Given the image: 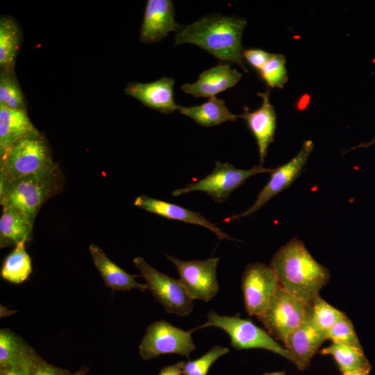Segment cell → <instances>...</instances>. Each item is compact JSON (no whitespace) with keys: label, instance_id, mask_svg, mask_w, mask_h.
Wrapping results in <instances>:
<instances>
[{"label":"cell","instance_id":"cell-36","mask_svg":"<svg viewBox=\"0 0 375 375\" xmlns=\"http://www.w3.org/2000/svg\"><path fill=\"white\" fill-rule=\"evenodd\" d=\"M88 369L87 367H83L78 371L75 372H71L66 369H62L60 375H87Z\"/></svg>","mask_w":375,"mask_h":375},{"label":"cell","instance_id":"cell-20","mask_svg":"<svg viewBox=\"0 0 375 375\" xmlns=\"http://www.w3.org/2000/svg\"><path fill=\"white\" fill-rule=\"evenodd\" d=\"M89 250L94 265L107 287L118 291L138 289L145 292L148 290L146 284L138 283L136 276L127 273L114 263L98 246L91 244Z\"/></svg>","mask_w":375,"mask_h":375},{"label":"cell","instance_id":"cell-34","mask_svg":"<svg viewBox=\"0 0 375 375\" xmlns=\"http://www.w3.org/2000/svg\"><path fill=\"white\" fill-rule=\"evenodd\" d=\"M30 369L22 366L1 367L0 375H30Z\"/></svg>","mask_w":375,"mask_h":375},{"label":"cell","instance_id":"cell-31","mask_svg":"<svg viewBox=\"0 0 375 375\" xmlns=\"http://www.w3.org/2000/svg\"><path fill=\"white\" fill-rule=\"evenodd\" d=\"M326 338L333 342L362 348L353 324L346 315L326 333Z\"/></svg>","mask_w":375,"mask_h":375},{"label":"cell","instance_id":"cell-21","mask_svg":"<svg viewBox=\"0 0 375 375\" xmlns=\"http://www.w3.org/2000/svg\"><path fill=\"white\" fill-rule=\"evenodd\" d=\"M40 356L19 336L8 328L0 331V368L22 366L31 368Z\"/></svg>","mask_w":375,"mask_h":375},{"label":"cell","instance_id":"cell-24","mask_svg":"<svg viewBox=\"0 0 375 375\" xmlns=\"http://www.w3.org/2000/svg\"><path fill=\"white\" fill-rule=\"evenodd\" d=\"M20 30L15 20L2 16L0 19V71L13 72L20 47Z\"/></svg>","mask_w":375,"mask_h":375},{"label":"cell","instance_id":"cell-39","mask_svg":"<svg viewBox=\"0 0 375 375\" xmlns=\"http://www.w3.org/2000/svg\"><path fill=\"white\" fill-rule=\"evenodd\" d=\"M263 375H285V372L284 371H279V372L266 373Z\"/></svg>","mask_w":375,"mask_h":375},{"label":"cell","instance_id":"cell-8","mask_svg":"<svg viewBox=\"0 0 375 375\" xmlns=\"http://www.w3.org/2000/svg\"><path fill=\"white\" fill-rule=\"evenodd\" d=\"M133 262L144 279L148 290L167 312L185 317L192 312L193 300L188 295L179 279L158 271L142 257L135 258Z\"/></svg>","mask_w":375,"mask_h":375},{"label":"cell","instance_id":"cell-32","mask_svg":"<svg viewBox=\"0 0 375 375\" xmlns=\"http://www.w3.org/2000/svg\"><path fill=\"white\" fill-rule=\"evenodd\" d=\"M273 53H268L262 49H244L242 58L254 69L260 71L270 59Z\"/></svg>","mask_w":375,"mask_h":375},{"label":"cell","instance_id":"cell-14","mask_svg":"<svg viewBox=\"0 0 375 375\" xmlns=\"http://www.w3.org/2000/svg\"><path fill=\"white\" fill-rule=\"evenodd\" d=\"M181 26L174 19V7L171 0H148L140 34L142 43L159 42Z\"/></svg>","mask_w":375,"mask_h":375},{"label":"cell","instance_id":"cell-27","mask_svg":"<svg viewBox=\"0 0 375 375\" xmlns=\"http://www.w3.org/2000/svg\"><path fill=\"white\" fill-rule=\"evenodd\" d=\"M0 105L11 109L26 110L25 98L15 71H0Z\"/></svg>","mask_w":375,"mask_h":375},{"label":"cell","instance_id":"cell-5","mask_svg":"<svg viewBox=\"0 0 375 375\" xmlns=\"http://www.w3.org/2000/svg\"><path fill=\"white\" fill-rule=\"evenodd\" d=\"M206 327H215L224 331L230 337L231 345L238 349H263L276 353L292 362L285 348L281 347L269 333L258 327L251 320L238 315H219L213 310L207 315L203 325L191 330V333Z\"/></svg>","mask_w":375,"mask_h":375},{"label":"cell","instance_id":"cell-29","mask_svg":"<svg viewBox=\"0 0 375 375\" xmlns=\"http://www.w3.org/2000/svg\"><path fill=\"white\" fill-rule=\"evenodd\" d=\"M259 73L268 86L282 88L288 79L285 57L273 53Z\"/></svg>","mask_w":375,"mask_h":375},{"label":"cell","instance_id":"cell-19","mask_svg":"<svg viewBox=\"0 0 375 375\" xmlns=\"http://www.w3.org/2000/svg\"><path fill=\"white\" fill-rule=\"evenodd\" d=\"M38 133L26 110L0 105V156L20 139Z\"/></svg>","mask_w":375,"mask_h":375},{"label":"cell","instance_id":"cell-4","mask_svg":"<svg viewBox=\"0 0 375 375\" xmlns=\"http://www.w3.org/2000/svg\"><path fill=\"white\" fill-rule=\"evenodd\" d=\"M54 165L42 134L40 132L29 135L0 156V183H10L38 174Z\"/></svg>","mask_w":375,"mask_h":375},{"label":"cell","instance_id":"cell-11","mask_svg":"<svg viewBox=\"0 0 375 375\" xmlns=\"http://www.w3.org/2000/svg\"><path fill=\"white\" fill-rule=\"evenodd\" d=\"M313 147L311 140L304 142L301 150L293 158L287 163L272 169L269 181L260 190L255 202L249 209L228 217L223 222H231L251 215L274 197L287 189L300 175Z\"/></svg>","mask_w":375,"mask_h":375},{"label":"cell","instance_id":"cell-1","mask_svg":"<svg viewBox=\"0 0 375 375\" xmlns=\"http://www.w3.org/2000/svg\"><path fill=\"white\" fill-rule=\"evenodd\" d=\"M269 266L279 285L309 306L330 279L328 269L317 262L297 238H292L281 247L274 255Z\"/></svg>","mask_w":375,"mask_h":375},{"label":"cell","instance_id":"cell-22","mask_svg":"<svg viewBox=\"0 0 375 375\" xmlns=\"http://www.w3.org/2000/svg\"><path fill=\"white\" fill-rule=\"evenodd\" d=\"M0 218V247L4 248L26 242L32 233L33 224L18 209L2 206Z\"/></svg>","mask_w":375,"mask_h":375},{"label":"cell","instance_id":"cell-6","mask_svg":"<svg viewBox=\"0 0 375 375\" xmlns=\"http://www.w3.org/2000/svg\"><path fill=\"white\" fill-rule=\"evenodd\" d=\"M272 169L260 165L249 169H241L228 162H216L211 174L183 188L174 190L172 194L178 197L190 192H203L215 202L222 203L249 178L258 174L270 173Z\"/></svg>","mask_w":375,"mask_h":375},{"label":"cell","instance_id":"cell-16","mask_svg":"<svg viewBox=\"0 0 375 375\" xmlns=\"http://www.w3.org/2000/svg\"><path fill=\"white\" fill-rule=\"evenodd\" d=\"M269 90L258 93L262 99L261 106L253 112L246 110L243 114L239 115V117L245 120L256 140L260 165L262 166L267 156L269 145L274 140L276 127V115L273 106L269 102Z\"/></svg>","mask_w":375,"mask_h":375},{"label":"cell","instance_id":"cell-26","mask_svg":"<svg viewBox=\"0 0 375 375\" xmlns=\"http://www.w3.org/2000/svg\"><path fill=\"white\" fill-rule=\"evenodd\" d=\"M319 353L331 356L342 374L371 367L362 348L332 342Z\"/></svg>","mask_w":375,"mask_h":375},{"label":"cell","instance_id":"cell-10","mask_svg":"<svg viewBox=\"0 0 375 375\" xmlns=\"http://www.w3.org/2000/svg\"><path fill=\"white\" fill-rule=\"evenodd\" d=\"M177 269L179 281L192 300L210 301L219 291L217 267L219 258L183 261L166 255Z\"/></svg>","mask_w":375,"mask_h":375},{"label":"cell","instance_id":"cell-2","mask_svg":"<svg viewBox=\"0 0 375 375\" xmlns=\"http://www.w3.org/2000/svg\"><path fill=\"white\" fill-rule=\"evenodd\" d=\"M246 25L247 21L240 17L219 15L204 17L181 26L176 33L175 45H197L215 58L235 63L247 72L242 60V47Z\"/></svg>","mask_w":375,"mask_h":375},{"label":"cell","instance_id":"cell-33","mask_svg":"<svg viewBox=\"0 0 375 375\" xmlns=\"http://www.w3.org/2000/svg\"><path fill=\"white\" fill-rule=\"evenodd\" d=\"M62 371L40 357L30 369V375H60Z\"/></svg>","mask_w":375,"mask_h":375},{"label":"cell","instance_id":"cell-25","mask_svg":"<svg viewBox=\"0 0 375 375\" xmlns=\"http://www.w3.org/2000/svg\"><path fill=\"white\" fill-rule=\"evenodd\" d=\"M26 242L16 244L3 262L1 276L11 283H23L32 272L31 258L26 250Z\"/></svg>","mask_w":375,"mask_h":375},{"label":"cell","instance_id":"cell-37","mask_svg":"<svg viewBox=\"0 0 375 375\" xmlns=\"http://www.w3.org/2000/svg\"><path fill=\"white\" fill-rule=\"evenodd\" d=\"M371 371V367L351 371L342 374V375H369Z\"/></svg>","mask_w":375,"mask_h":375},{"label":"cell","instance_id":"cell-17","mask_svg":"<svg viewBox=\"0 0 375 375\" xmlns=\"http://www.w3.org/2000/svg\"><path fill=\"white\" fill-rule=\"evenodd\" d=\"M134 205L141 209L167 219L181 221L205 227L215 233L217 238L221 240H234L233 238L223 232L215 224L211 223L199 212L190 210L178 205L151 198L144 194L138 197L134 201Z\"/></svg>","mask_w":375,"mask_h":375},{"label":"cell","instance_id":"cell-18","mask_svg":"<svg viewBox=\"0 0 375 375\" xmlns=\"http://www.w3.org/2000/svg\"><path fill=\"white\" fill-rule=\"evenodd\" d=\"M242 77V74L229 65H217L200 74L196 82L183 85L181 89L195 97L210 98L233 88Z\"/></svg>","mask_w":375,"mask_h":375},{"label":"cell","instance_id":"cell-7","mask_svg":"<svg viewBox=\"0 0 375 375\" xmlns=\"http://www.w3.org/2000/svg\"><path fill=\"white\" fill-rule=\"evenodd\" d=\"M309 306L279 285L257 318L271 336L283 342L286 337L306 320Z\"/></svg>","mask_w":375,"mask_h":375},{"label":"cell","instance_id":"cell-12","mask_svg":"<svg viewBox=\"0 0 375 375\" xmlns=\"http://www.w3.org/2000/svg\"><path fill=\"white\" fill-rule=\"evenodd\" d=\"M278 287V278L270 266L260 262L248 265L242 276V290L249 315L261 314Z\"/></svg>","mask_w":375,"mask_h":375},{"label":"cell","instance_id":"cell-30","mask_svg":"<svg viewBox=\"0 0 375 375\" xmlns=\"http://www.w3.org/2000/svg\"><path fill=\"white\" fill-rule=\"evenodd\" d=\"M229 349L223 346H213L200 358L185 362L183 375H207L210 368L220 357L229 353Z\"/></svg>","mask_w":375,"mask_h":375},{"label":"cell","instance_id":"cell-13","mask_svg":"<svg viewBox=\"0 0 375 375\" xmlns=\"http://www.w3.org/2000/svg\"><path fill=\"white\" fill-rule=\"evenodd\" d=\"M326 333L317 328L309 317L285 338L283 343L292 358V362L300 370L306 369L322 344Z\"/></svg>","mask_w":375,"mask_h":375},{"label":"cell","instance_id":"cell-35","mask_svg":"<svg viewBox=\"0 0 375 375\" xmlns=\"http://www.w3.org/2000/svg\"><path fill=\"white\" fill-rule=\"evenodd\" d=\"M185 362L181 361L175 364L163 367L158 375H183V366Z\"/></svg>","mask_w":375,"mask_h":375},{"label":"cell","instance_id":"cell-28","mask_svg":"<svg viewBox=\"0 0 375 375\" xmlns=\"http://www.w3.org/2000/svg\"><path fill=\"white\" fill-rule=\"evenodd\" d=\"M344 313L334 308L318 296L309 306V317L313 324L325 333Z\"/></svg>","mask_w":375,"mask_h":375},{"label":"cell","instance_id":"cell-23","mask_svg":"<svg viewBox=\"0 0 375 375\" xmlns=\"http://www.w3.org/2000/svg\"><path fill=\"white\" fill-rule=\"evenodd\" d=\"M179 112L196 123L205 127L217 126L223 122L236 121L239 115L233 114L227 108L223 99L212 97L201 105L183 107L179 106Z\"/></svg>","mask_w":375,"mask_h":375},{"label":"cell","instance_id":"cell-9","mask_svg":"<svg viewBox=\"0 0 375 375\" xmlns=\"http://www.w3.org/2000/svg\"><path fill=\"white\" fill-rule=\"evenodd\" d=\"M195 349L190 331H185L165 320H158L147 327L139 345V353L144 360L168 353L189 358Z\"/></svg>","mask_w":375,"mask_h":375},{"label":"cell","instance_id":"cell-3","mask_svg":"<svg viewBox=\"0 0 375 375\" xmlns=\"http://www.w3.org/2000/svg\"><path fill=\"white\" fill-rule=\"evenodd\" d=\"M63 181L60 167L55 163L40 174L10 183H0L1 204L18 209L33 224L43 204L61 191Z\"/></svg>","mask_w":375,"mask_h":375},{"label":"cell","instance_id":"cell-15","mask_svg":"<svg viewBox=\"0 0 375 375\" xmlns=\"http://www.w3.org/2000/svg\"><path fill=\"white\" fill-rule=\"evenodd\" d=\"M174 79L167 77L146 83L132 82L127 84L124 92L151 109L170 114L179 108L174 99Z\"/></svg>","mask_w":375,"mask_h":375},{"label":"cell","instance_id":"cell-38","mask_svg":"<svg viewBox=\"0 0 375 375\" xmlns=\"http://www.w3.org/2000/svg\"><path fill=\"white\" fill-rule=\"evenodd\" d=\"M374 144H375V138L374 139H372L371 141H369L368 142L362 143V144H359L358 146H357L356 148H353V149L367 148V147H370L371 145H372Z\"/></svg>","mask_w":375,"mask_h":375}]
</instances>
